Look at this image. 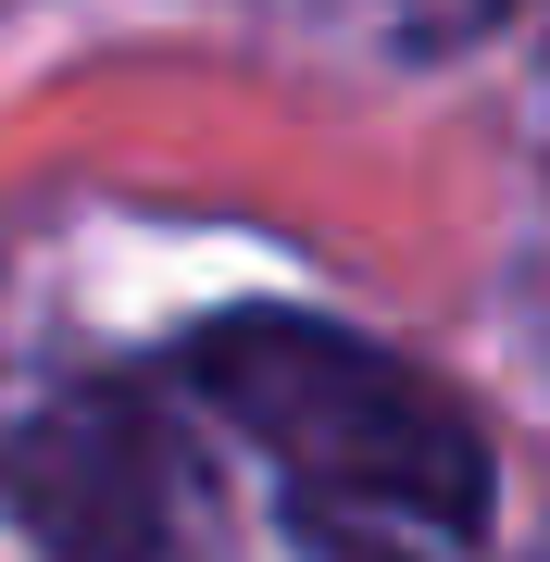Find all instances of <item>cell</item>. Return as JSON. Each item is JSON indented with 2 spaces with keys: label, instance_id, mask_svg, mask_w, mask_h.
<instances>
[{
  "label": "cell",
  "instance_id": "obj_1",
  "mask_svg": "<svg viewBox=\"0 0 550 562\" xmlns=\"http://www.w3.org/2000/svg\"><path fill=\"white\" fill-rule=\"evenodd\" d=\"M188 387L238 425L250 450H276L313 501L413 513L438 538L489 525V438L438 375H413L401 350L350 338L313 313H225L188 338Z\"/></svg>",
  "mask_w": 550,
  "mask_h": 562
},
{
  "label": "cell",
  "instance_id": "obj_2",
  "mask_svg": "<svg viewBox=\"0 0 550 562\" xmlns=\"http://www.w3.org/2000/svg\"><path fill=\"white\" fill-rule=\"evenodd\" d=\"M0 513L50 562H164L188 525V462L138 401H50L0 438Z\"/></svg>",
  "mask_w": 550,
  "mask_h": 562
},
{
  "label": "cell",
  "instance_id": "obj_3",
  "mask_svg": "<svg viewBox=\"0 0 550 562\" xmlns=\"http://www.w3.org/2000/svg\"><path fill=\"white\" fill-rule=\"evenodd\" d=\"M326 562H401V550H326Z\"/></svg>",
  "mask_w": 550,
  "mask_h": 562
}]
</instances>
